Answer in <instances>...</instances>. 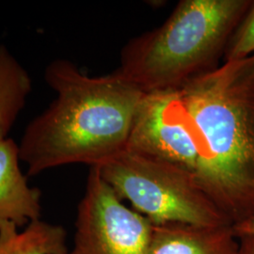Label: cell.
Masks as SVG:
<instances>
[{
    "instance_id": "12",
    "label": "cell",
    "mask_w": 254,
    "mask_h": 254,
    "mask_svg": "<svg viewBox=\"0 0 254 254\" xmlns=\"http://www.w3.org/2000/svg\"><path fill=\"white\" fill-rule=\"evenodd\" d=\"M236 236H254V218L233 226Z\"/></svg>"
},
{
    "instance_id": "4",
    "label": "cell",
    "mask_w": 254,
    "mask_h": 254,
    "mask_svg": "<svg viewBox=\"0 0 254 254\" xmlns=\"http://www.w3.org/2000/svg\"><path fill=\"white\" fill-rule=\"evenodd\" d=\"M97 168L119 198L154 226L232 225L190 174L172 164L126 149Z\"/></svg>"
},
{
    "instance_id": "7",
    "label": "cell",
    "mask_w": 254,
    "mask_h": 254,
    "mask_svg": "<svg viewBox=\"0 0 254 254\" xmlns=\"http://www.w3.org/2000/svg\"><path fill=\"white\" fill-rule=\"evenodd\" d=\"M19 145L11 138L0 142V225L17 227L41 218L42 191L28 185L20 169Z\"/></svg>"
},
{
    "instance_id": "13",
    "label": "cell",
    "mask_w": 254,
    "mask_h": 254,
    "mask_svg": "<svg viewBox=\"0 0 254 254\" xmlns=\"http://www.w3.org/2000/svg\"><path fill=\"white\" fill-rule=\"evenodd\" d=\"M238 238L240 254H254V236H240Z\"/></svg>"
},
{
    "instance_id": "5",
    "label": "cell",
    "mask_w": 254,
    "mask_h": 254,
    "mask_svg": "<svg viewBox=\"0 0 254 254\" xmlns=\"http://www.w3.org/2000/svg\"><path fill=\"white\" fill-rule=\"evenodd\" d=\"M74 225L67 254H146L154 226L124 204L97 167H91Z\"/></svg>"
},
{
    "instance_id": "3",
    "label": "cell",
    "mask_w": 254,
    "mask_h": 254,
    "mask_svg": "<svg viewBox=\"0 0 254 254\" xmlns=\"http://www.w3.org/2000/svg\"><path fill=\"white\" fill-rule=\"evenodd\" d=\"M252 0H182L160 27L123 47V77L145 94L178 90L220 65Z\"/></svg>"
},
{
    "instance_id": "8",
    "label": "cell",
    "mask_w": 254,
    "mask_h": 254,
    "mask_svg": "<svg viewBox=\"0 0 254 254\" xmlns=\"http://www.w3.org/2000/svg\"><path fill=\"white\" fill-rule=\"evenodd\" d=\"M146 254H240L239 238L232 225L154 226Z\"/></svg>"
},
{
    "instance_id": "1",
    "label": "cell",
    "mask_w": 254,
    "mask_h": 254,
    "mask_svg": "<svg viewBox=\"0 0 254 254\" xmlns=\"http://www.w3.org/2000/svg\"><path fill=\"white\" fill-rule=\"evenodd\" d=\"M54 100L27 125L19 143L27 175L71 164L97 167L127 149L145 93L117 71L91 76L66 59L46 66Z\"/></svg>"
},
{
    "instance_id": "10",
    "label": "cell",
    "mask_w": 254,
    "mask_h": 254,
    "mask_svg": "<svg viewBox=\"0 0 254 254\" xmlns=\"http://www.w3.org/2000/svg\"><path fill=\"white\" fill-rule=\"evenodd\" d=\"M31 91L28 72L6 46L0 45V142L9 138Z\"/></svg>"
},
{
    "instance_id": "11",
    "label": "cell",
    "mask_w": 254,
    "mask_h": 254,
    "mask_svg": "<svg viewBox=\"0 0 254 254\" xmlns=\"http://www.w3.org/2000/svg\"><path fill=\"white\" fill-rule=\"evenodd\" d=\"M254 55V1L228 43L223 63L236 62Z\"/></svg>"
},
{
    "instance_id": "2",
    "label": "cell",
    "mask_w": 254,
    "mask_h": 254,
    "mask_svg": "<svg viewBox=\"0 0 254 254\" xmlns=\"http://www.w3.org/2000/svg\"><path fill=\"white\" fill-rule=\"evenodd\" d=\"M176 92L194 145L192 177L234 226L254 218V55Z\"/></svg>"
},
{
    "instance_id": "6",
    "label": "cell",
    "mask_w": 254,
    "mask_h": 254,
    "mask_svg": "<svg viewBox=\"0 0 254 254\" xmlns=\"http://www.w3.org/2000/svg\"><path fill=\"white\" fill-rule=\"evenodd\" d=\"M127 150L172 164L192 176L195 145L175 91L145 94Z\"/></svg>"
},
{
    "instance_id": "9",
    "label": "cell",
    "mask_w": 254,
    "mask_h": 254,
    "mask_svg": "<svg viewBox=\"0 0 254 254\" xmlns=\"http://www.w3.org/2000/svg\"><path fill=\"white\" fill-rule=\"evenodd\" d=\"M67 233L62 225L40 219L22 232L12 222L0 225V254H67Z\"/></svg>"
}]
</instances>
